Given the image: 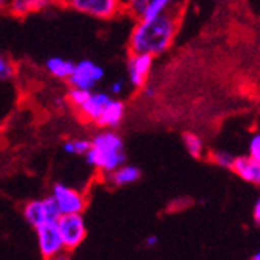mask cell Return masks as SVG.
<instances>
[{
    "label": "cell",
    "instance_id": "obj_27",
    "mask_svg": "<svg viewBox=\"0 0 260 260\" xmlns=\"http://www.w3.org/2000/svg\"><path fill=\"white\" fill-rule=\"evenodd\" d=\"M45 260H70L69 258V251H64L61 254H56V255H53L50 258H45Z\"/></svg>",
    "mask_w": 260,
    "mask_h": 260
},
{
    "label": "cell",
    "instance_id": "obj_7",
    "mask_svg": "<svg viewBox=\"0 0 260 260\" xmlns=\"http://www.w3.org/2000/svg\"><path fill=\"white\" fill-rule=\"evenodd\" d=\"M52 197L58 203L61 214H83L86 206H87V198L84 193L78 192L77 188L66 185L62 182H58L52 188Z\"/></svg>",
    "mask_w": 260,
    "mask_h": 260
},
{
    "label": "cell",
    "instance_id": "obj_19",
    "mask_svg": "<svg viewBox=\"0 0 260 260\" xmlns=\"http://www.w3.org/2000/svg\"><path fill=\"white\" fill-rule=\"evenodd\" d=\"M122 2L125 7V13L134 16L136 19H140V17H144L150 0H122Z\"/></svg>",
    "mask_w": 260,
    "mask_h": 260
},
{
    "label": "cell",
    "instance_id": "obj_18",
    "mask_svg": "<svg viewBox=\"0 0 260 260\" xmlns=\"http://www.w3.org/2000/svg\"><path fill=\"white\" fill-rule=\"evenodd\" d=\"M184 145H185V150L188 151L192 157L195 159H201L204 156V144H203V139L198 136V134H193V133H185L184 137Z\"/></svg>",
    "mask_w": 260,
    "mask_h": 260
},
{
    "label": "cell",
    "instance_id": "obj_17",
    "mask_svg": "<svg viewBox=\"0 0 260 260\" xmlns=\"http://www.w3.org/2000/svg\"><path fill=\"white\" fill-rule=\"evenodd\" d=\"M181 2H182V0H150L148 8H147L144 17H154V16H157L160 13H165L169 10H176Z\"/></svg>",
    "mask_w": 260,
    "mask_h": 260
},
{
    "label": "cell",
    "instance_id": "obj_9",
    "mask_svg": "<svg viewBox=\"0 0 260 260\" xmlns=\"http://www.w3.org/2000/svg\"><path fill=\"white\" fill-rule=\"evenodd\" d=\"M153 61H154V56L151 55L129 52L128 59H126V75L133 87L142 89L144 86H147L148 77L153 69Z\"/></svg>",
    "mask_w": 260,
    "mask_h": 260
},
{
    "label": "cell",
    "instance_id": "obj_20",
    "mask_svg": "<svg viewBox=\"0 0 260 260\" xmlns=\"http://www.w3.org/2000/svg\"><path fill=\"white\" fill-rule=\"evenodd\" d=\"M92 93V90H84V89H78V87H70L67 92V102L72 105L75 109H80L89 99V95Z\"/></svg>",
    "mask_w": 260,
    "mask_h": 260
},
{
    "label": "cell",
    "instance_id": "obj_31",
    "mask_svg": "<svg viewBox=\"0 0 260 260\" xmlns=\"http://www.w3.org/2000/svg\"><path fill=\"white\" fill-rule=\"evenodd\" d=\"M217 2H226V0H217Z\"/></svg>",
    "mask_w": 260,
    "mask_h": 260
},
{
    "label": "cell",
    "instance_id": "obj_4",
    "mask_svg": "<svg viewBox=\"0 0 260 260\" xmlns=\"http://www.w3.org/2000/svg\"><path fill=\"white\" fill-rule=\"evenodd\" d=\"M61 215V209L52 195L42 200L28 201L23 206V217L33 228L45 223H58Z\"/></svg>",
    "mask_w": 260,
    "mask_h": 260
},
{
    "label": "cell",
    "instance_id": "obj_8",
    "mask_svg": "<svg viewBox=\"0 0 260 260\" xmlns=\"http://www.w3.org/2000/svg\"><path fill=\"white\" fill-rule=\"evenodd\" d=\"M35 231L38 235V246L44 260L66 251L58 223H45L35 228Z\"/></svg>",
    "mask_w": 260,
    "mask_h": 260
},
{
    "label": "cell",
    "instance_id": "obj_11",
    "mask_svg": "<svg viewBox=\"0 0 260 260\" xmlns=\"http://www.w3.org/2000/svg\"><path fill=\"white\" fill-rule=\"evenodd\" d=\"M231 172L249 184L260 185V159H255L251 154L235 157Z\"/></svg>",
    "mask_w": 260,
    "mask_h": 260
},
{
    "label": "cell",
    "instance_id": "obj_23",
    "mask_svg": "<svg viewBox=\"0 0 260 260\" xmlns=\"http://www.w3.org/2000/svg\"><path fill=\"white\" fill-rule=\"evenodd\" d=\"M249 154L255 159H260V131H255L249 139Z\"/></svg>",
    "mask_w": 260,
    "mask_h": 260
},
{
    "label": "cell",
    "instance_id": "obj_13",
    "mask_svg": "<svg viewBox=\"0 0 260 260\" xmlns=\"http://www.w3.org/2000/svg\"><path fill=\"white\" fill-rule=\"evenodd\" d=\"M123 117H125V105H123V102L112 99L109 102V105L105 108L103 114L100 115V119L97 120L95 125H99L100 128L114 129V128H117L122 123Z\"/></svg>",
    "mask_w": 260,
    "mask_h": 260
},
{
    "label": "cell",
    "instance_id": "obj_14",
    "mask_svg": "<svg viewBox=\"0 0 260 260\" xmlns=\"http://www.w3.org/2000/svg\"><path fill=\"white\" fill-rule=\"evenodd\" d=\"M75 64L72 59H66L61 56H52L45 61V70L49 72L53 78L56 80H69L70 75H72Z\"/></svg>",
    "mask_w": 260,
    "mask_h": 260
},
{
    "label": "cell",
    "instance_id": "obj_30",
    "mask_svg": "<svg viewBox=\"0 0 260 260\" xmlns=\"http://www.w3.org/2000/svg\"><path fill=\"white\" fill-rule=\"evenodd\" d=\"M53 4H66V0H52Z\"/></svg>",
    "mask_w": 260,
    "mask_h": 260
},
{
    "label": "cell",
    "instance_id": "obj_15",
    "mask_svg": "<svg viewBox=\"0 0 260 260\" xmlns=\"http://www.w3.org/2000/svg\"><path fill=\"white\" fill-rule=\"evenodd\" d=\"M140 178V170L134 165H122L115 172H112L111 175H108V181L114 185V187H123L128 184L136 182Z\"/></svg>",
    "mask_w": 260,
    "mask_h": 260
},
{
    "label": "cell",
    "instance_id": "obj_1",
    "mask_svg": "<svg viewBox=\"0 0 260 260\" xmlns=\"http://www.w3.org/2000/svg\"><path fill=\"white\" fill-rule=\"evenodd\" d=\"M179 27V8L169 10L154 17L137 19L131 30L128 47L133 53H147L159 56L167 52L178 33Z\"/></svg>",
    "mask_w": 260,
    "mask_h": 260
},
{
    "label": "cell",
    "instance_id": "obj_21",
    "mask_svg": "<svg viewBox=\"0 0 260 260\" xmlns=\"http://www.w3.org/2000/svg\"><path fill=\"white\" fill-rule=\"evenodd\" d=\"M210 160L214 162L215 165H218V167H221V169L232 170L235 157L228 151H214V153H210Z\"/></svg>",
    "mask_w": 260,
    "mask_h": 260
},
{
    "label": "cell",
    "instance_id": "obj_26",
    "mask_svg": "<svg viewBox=\"0 0 260 260\" xmlns=\"http://www.w3.org/2000/svg\"><path fill=\"white\" fill-rule=\"evenodd\" d=\"M157 242H159V239L156 237V235H150V237L145 240V245H147L148 248H154V246L157 245Z\"/></svg>",
    "mask_w": 260,
    "mask_h": 260
},
{
    "label": "cell",
    "instance_id": "obj_28",
    "mask_svg": "<svg viewBox=\"0 0 260 260\" xmlns=\"http://www.w3.org/2000/svg\"><path fill=\"white\" fill-rule=\"evenodd\" d=\"M142 92H144V95H145V97H153L156 90H154V87H151V86L147 84V86L142 87Z\"/></svg>",
    "mask_w": 260,
    "mask_h": 260
},
{
    "label": "cell",
    "instance_id": "obj_25",
    "mask_svg": "<svg viewBox=\"0 0 260 260\" xmlns=\"http://www.w3.org/2000/svg\"><path fill=\"white\" fill-rule=\"evenodd\" d=\"M252 217H254V221H255V224H258V226H260V197L257 198V201H255V204H254Z\"/></svg>",
    "mask_w": 260,
    "mask_h": 260
},
{
    "label": "cell",
    "instance_id": "obj_5",
    "mask_svg": "<svg viewBox=\"0 0 260 260\" xmlns=\"http://www.w3.org/2000/svg\"><path fill=\"white\" fill-rule=\"evenodd\" d=\"M105 70L100 64L92 59H81L75 64V69L67 80L70 87H78L84 90H93L103 80Z\"/></svg>",
    "mask_w": 260,
    "mask_h": 260
},
{
    "label": "cell",
    "instance_id": "obj_12",
    "mask_svg": "<svg viewBox=\"0 0 260 260\" xmlns=\"http://www.w3.org/2000/svg\"><path fill=\"white\" fill-rule=\"evenodd\" d=\"M2 5L14 17H25L33 13H41L53 5L52 0H2Z\"/></svg>",
    "mask_w": 260,
    "mask_h": 260
},
{
    "label": "cell",
    "instance_id": "obj_16",
    "mask_svg": "<svg viewBox=\"0 0 260 260\" xmlns=\"http://www.w3.org/2000/svg\"><path fill=\"white\" fill-rule=\"evenodd\" d=\"M92 142L90 139L86 137H74V139H67L64 142V151L67 154H75V156H86L87 151L90 150Z\"/></svg>",
    "mask_w": 260,
    "mask_h": 260
},
{
    "label": "cell",
    "instance_id": "obj_10",
    "mask_svg": "<svg viewBox=\"0 0 260 260\" xmlns=\"http://www.w3.org/2000/svg\"><path fill=\"white\" fill-rule=\"evenodd\" d=\"M111 100H112V97L109 95V93H106V92H93L92 90L87 102L77 111L81 115V119H84L86 122L97 123V120L100 119V115L103 114L105 108L109 105Z\"/></svg>",
    "mask_w": 260,
    "mask_h": 260
},
{
    "label": "cell",
    "instance_id": "obj_6",
    "mask_svg": "<svg viewBox=\"0 0 260 260\" xmlns=\"http://www.w3.org/2000/svg\"><path fill=\"white\" fill-rule=\"evenodd\" d=\"M58 226L62 235V240H64V246L66 251H74L77 249L83 240L86 239V223L81 214H66L61 215V218L58 220Z\"/></svg>",
    "mask_w": 260,
    "mask_h": 260
},
{
    "label": "cell",
    "instance_id": "obj_22",
    "mask_svg": "<svg viewBox=\"0 0 260 260\" xmlns=\"http://www.w3.org/2000/svg\"><path fill=\"white\" fill-rule=\"evenodd\" d=\"M14 75H16L14 62L8 56L2 55V58H0V80H2V81H11L14 78Z\"/></svg>",
    "mask_w": 260,
    "mask_h": 260
},
{
    "label": "cell",
    "instance_id": "obj_24",
    "mask_svg": "<svg viewBox=\"0 0 260 260\" xmlns=\"http://www.w3.org/2000/svg\"><path fill=\"white\" fill-rule=\"evenodd\" d=\"M123 90H125V81L123 80H115L109 86V92L112 93V95H120Z\"/></svg>",
    "mask_w": 260,
    "mask_h": 260
},
{
    "label": "cell",
    "instance_id": "obj_2",
    "mask_svg": "<svg viewBox=\"0 0 260 260\" xmlns=\"http://www.w3.org/2000/svg\"><path fill=\"white\" fill-rule=\"evenodd\" d=\"M90 150L84 156L86 162L102 175L108 176L125 164L123 140L114 129L103 128L90 139Z\"/></svg>",
    "mask_w": 260,
    "mask_h": 260
},
{
    "label": "cell",
    "instance_id": "obj_3",
    "mask_svg": "<svg viewBox=\"0 0 260 260\" xmlns=\"http://www.w3.org/2000/svg\"><path fill=\"white\" fill-rule=\"evenodd\" d=\"M66 5L84 16L109 20L125 13L122 0H66Z\"/></svg>",
    "mask_w": 260,
    "mask_h": 260
},
{
    "label": "cell",
    "instance_id": "obj_29",
    "mask_svg": "<svg viewBox=\"0 0 260 260\" xmlns=\"http://www.w3.org/2000/svg\"><path fill=\"white\" fill-rule=\"evenodd\" d=\"M251 260H260V251H258V252H255V254L251 257Z\"/></svg>",
    "mask_w": 260,
    "mask_h": 260
}]
</instances>
